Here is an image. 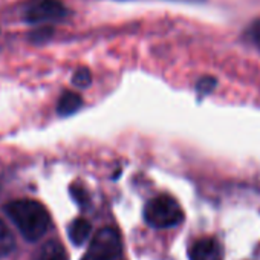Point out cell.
Listing matches in <instances>:
<instances>
[{"mask_svg": "<svg viewBox=\"0 0 260 260\" xmlns=\"http://www.w3.org/2000/svg\"><path fill=\"white\" fill-rule=\"evenodd\" d=\"M71 193H72L74 199H75L80 205H86V204L89 202V194H87V191H86L84 188H81V187H78V185H72Z\"/></svg>", "mask_w": 260, "mask_h": 260, "instance_id": "13", "label": "cell"}, {"mask_svg": "<svg viewBox=\"0 0 260 260\" xmlns=\"http://www.w3.org/2000/svg\"><path fill=\"white\" fill-rule=\"evenodd\" d=\"M90 230H92V226L86 219H75V220L71 222V225L68 228V234H69L71 242L74 245L80 246L89 239Z\"/></svg>", "mask_w": 260, "mask_h": 260, "instance_id": "6", "label": "cell"}, {"mask_svg": "<svg viewBox=\"0 0 260 260\" xmlns=\"http://www.w3.org/2000/svg\"><path fill=\"white\" fill-rule=\"evenodd\" d=\"M81 96L74 93V92H64L61 96H60V101H58V106H57V112L63 116H68V115H72L75 113L80 107H81Z\"/></svg>", "mask_w": 260, "mask_h": 260, "instance_id": "8", "label": "cell"}, {"mask_svg": "<svg viewBox=\"0 0 260 260\" xmlns=\"http://www.w3.org/2000/svg\"><path fill=\"white\" fill-rule=\"evenodd\" d=\"M72 83H74L77 87H80V89L87 87V86L92 83V74H90V71H89L87 68H80V69H77L75 74H74V77H72Z\"/></svg>", "mask_w": 260, "mask_h": 260, "instance_id": "10", "label": "cell"}, {"mask_svg": "<svg viewBox=\"0 0 260 260\" xmlns=\"http://www.w3.org/2000/svg\"><path fill=\"white\" fill-rule=\"evenodd\" d=\"M190 258L191 260H222L220 245L211 237L199 239L191 246Z\"/></svg>", "mask_w": 260, "mask_h": 260, "instance_id": "5", "label": "cell"}, {"mask_svg": "<svg viewBox=\"0 0 260 260\" xmlns=\"http://www.w3.org/2000/svg\"><path fill=\"white\" fill-rule=\"evenodd\" d=\"M122 245L118 231L113 228L100 230L89 243L87 252L81 260H115L121 255Z\"/></svg>", "mask_w": 260, "mask_h": 260, "instance_id": "4", "label": "cell"}, {"mask_svg": "<svg viewBox=\"0 0 260 260\" xmlns=\"http://www.w3.org/2000/svg\"><path fill=\"white\" fill-rule=\"evenodd\" d=\"M5 210L17 225L22 236L29 242L39 240L49 228V214L46 208L36 201H14L10 202Z\"/></svg>", "mask_w": 260, "mask_h": 260, "instance_id": "1", "label": "cell"}, {"mask_svg": "<svg viewBox=\"0 0 260 260\" xmlns=\"http://www.w3.org/2000/svg\"><path fill=\"white\" fill-rule=\"evenodd\" d=\"M214 86H216V80H214V78H211V77H204V78L199 80L196 89H198V92H199L201 95H207V93H210V92L214 89Z\"/></svg>", "mask_w": 260, "mask_h": 260, "instance_id": "12", "label": "cell"}, {"mask_svg": "<svg viewBox=\"0 0 260 260\" xmlns=\"http://www.w3.org/2000/svg\"><path fill=\"white\" fill-rule=\"evenodd\" d=\"M66 16L68 10L61 0H29L22 8V19L34 25L61 22Z\"/></svg>", "mask_w": 260, "mask_h": 260, "instance_id": "3", "label": "cell"}, {"mask_svg": "<svg viewBox=\"0 0 260 260\" xmlns=\"http://www.w3.org/2000/svg\"><path fill=\"white\" fill-rule=\"evenodd\" d=\"M36 260H68V255L64 248L57 240H51L40 248Z\"/></svg>", "mask_w": 260, "mask_h": 260, "instance_id": "7", "label": "cell"}, {"mask_svg": "<svg viewBox=\"0 0 260 260\" xmlns=\"http://www.w3.org/2000/svg\"><path fill=\"white\" fill-rule=\"evenodd\" d=\"M144 219L153 228H170L182 222L184 213L181 205L169 196H158L147 202Z\"/></svg>", "mask_w": 260, "mask_h": 260, "instance_id": "2", "label": "cell"}, {"mask_svg": "<svg viewBox=\"0 0 260 260\" xmlns=\"http://www.w3.org/2000/svg\"><path fill=\"white\" fill-rule=\"evenodd\" d=\"M14 246H16L14 234L11 233L8 225L0 219V258L11 254L14 251Z\"/></svg>", "mask_w": 260, "mask_h": 260, "instance_id": "9", "label": "cell"}, {"mask_svg": "<svg viewBox=\"0 0 260 260\" xmlns=\"http://www.w3.org/2000/svg\"><path fill=\"white\" fill-rule=\"evenodd\" d=\"M246 39L260 49V19L254 20L246 29Z\"/></svg>", "mask_w": 260, "mask_h": 260, "instance_id": "11", "label": "cell"}]
</instances>
